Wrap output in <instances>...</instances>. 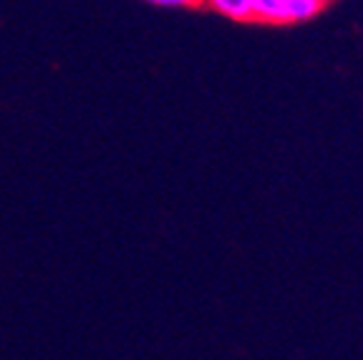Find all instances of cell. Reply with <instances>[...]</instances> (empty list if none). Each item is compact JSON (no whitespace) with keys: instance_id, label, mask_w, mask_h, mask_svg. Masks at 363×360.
Wrapping results in <instances>:
<instances>
[{"instance_id":"obj_3","label":"cell","mask_w":363,"mask_h":360,"mask_svg":"<svg viewBox=\"0 0 363 360\" xmlns=\"http://www.w3.org/2000/svg\"><path fill=\"white\" fill-rule=\"evenodd\" d=\"M285 8H288L290 23H301L315 18L323 8V0H285Z\"/></svg>"},{"instance_id":"obj_2","label":"cell","mask_w":363,"mask_h":360,"mask_svg":"<svg viewBox=\"0 0 363 360\" xmlns=\"http://www.w3.org/2000/svg\"><path fill=\"white\" fill-rule=\"evenodd\" d=\"M252 18L262 23H290L288 8H285V0H255L252 3Z\"/></svg>"},{"instance_id":"obj_4","label":"cell","mask_w":363,"mask_h":360,"mask_svg":"<svg viewBox=\"0 0 363 360\" xmlns=\"http://www.w3.org/2000/svg\"><path fill=\"white\" fill-rule=\"evenodd\" d=\"M152 6H162V8H197L202 6V0H147Z\"/></svg>"},{"instance_id":"obj_5","label":"cell","mask_w":363,"mask_h":360,"mask_svg":"<svg viewBox=\"0 0 363 360\" xmlns=\"http://www.w3.org/2000/svg\"><path fill=\"white\" fill-rule=\"evenodd\" d=\"M323 3H328V0H323Z\"/></svg>"},{"instance_id":"obj_1","label":"cell","mask_w":363,"mask_h":360,"mask_svg":"<svg viewBox=\"0 0 363 360\" xmlns=\"http://www.w3.org/2000/svg\"><path fill=\"white\" fill-rule=\"evenodd\" d=\"M212 11H217L220 16L233 18V21H252V3L255 0H202Z\"/></svg>"}]
</instances>
